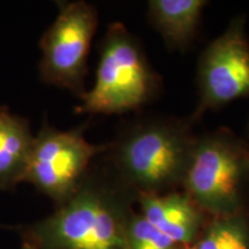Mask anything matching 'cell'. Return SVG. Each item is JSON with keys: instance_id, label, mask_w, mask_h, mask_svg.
<instances>
[{"instance_id": "obj_3", "label": "cell", "mask_w": 249, "mask_h": 249, "mask_svg": "<svg viewBox=\"0 0 249 249\" xmlns=\"http://www.w3.org/2000/svg\"><path fill=\"white\" fill-rule=\"evenodd\" d=\"M182 187L216 217L242 213L249 187V148L225 129L197 138Z\"/></svg>"}, {"instance_id": "obj_5", "label": "cell", "mask_w": 249, "mask_h": 249, "mask_svg": "<svg viewBox=\"0 0 249 249\" xmlns=\"http://www.w3.org/2000/svg\"><path fill=\"white\" fill-rule=\"evenodd\" d=\"M54 22L39 40L42 81L82 98L87 90L88 55L98 24L96 8L88 2L60 1Z\"/></svg>"}, {"instance_id": "obj_10", "label": "cell", "mask_w": 249, "mask_h": 249, "mask_svg": "<svg viewBox=\"0 0 249 249\" xmlns=\"http://www.w3.org/2000/svg\"><path fill=\"white\" fill-rule=\"evenodd\" d=\"M204 0H151L148 14L152 26L171 49H185L200 26Z\"/></svg>"}, {"instance_id": "obj_1", "label": "cell", "mask_w": 249, "mask_h": 249, "mask_svg": "<svg viewBox=\"0 0 249 249\" xmlns=\"http://www.w3.org/2000/svg\"><path fill=\"white\" fill-rule=\"evenodd\" d=\"M112 181L102 171L90 169L53 213L22 229V241L38 249H129L130 216Z\"/></svg>"}, {"instance_id": "obj_2", "label": "cell", "mask_w": 249, "mask_h": 249, "mask_svg": "<svg viewBox=\"0 0 249 249\" xmlns=\"http://www.w3.org/2000/svg\"><path fill=\"white\" fill-rule=\"evenodd\" d=\"M197 138L187 124L155 120L140 124L112 145L120 181L140 194H165L182 186Z\"/></svg>"}, {"instance_id": "obj_8", "label": "cell", "mask_w": 249, "mask_h": 249, "mask_svg": "<svg viewBox=\"0 0 249 249\" xmlns=\"http://www.w3.org/2000/svg\"><path fill=\"white\" fill-rule=\"evenodd\" d=\"M142 216L180 247L196 241L203 218L202 210L186 193L139 194Z\"/></svg>"}, {"instance_id": "obj_9", "label": "cell", "mask_w": 249, "mask_h": 249, "mask_svg": "<svg viewBox=\"0 0 249 249\" xmlns=\"http://www.w3.org/2000/svg\"><path fill=\"white\" fill-rule=\"evenodd\" d=\"M34 139L26 118L0 107V191L24 181Z\"/></svg>"}, {"instance_id": "obj_6", "label": "cell", "mask_w": 249, "mask_h": 249, "mask_svg": "<svg viewBox=\"0 0 249 249\" xmlns=\"http://www.w3.org/2000/svg\"><path fill=\"white\" fill-rule=\"evenodd\" d=\"M107 150L108 145L92 144L79 129L44 124L34 139L24 181L60 205L77 191L95 157Z\"/></svg>"}, {"instance_id": "obj_14", "label": "cell", "mask_w": 249, "mask_h": 249, "mask_svg": "<svg viewBox=\"0 0 249 249\" xmlns=\"http://www.w3.org/2000/svg\"><path fill=\"white\" fill-rule=\"evenodd\" d=\"M180 249H196L195 246H187V247H181Z\"/></svg>"}, {"instance_id": "obj_12", "label": "cell", "mask_w": 249, "mask_h": 249, "mask_svg": "<svg viewBox=\"0 0 249 249\" xmlns=\"http://www.w3.org/2000/svg\"><path fill=\"white\" fill-rule=\"evenodd\" d=\"M129 249H180L169 236L158 231L142 214L130 216L127 229Z\"/></svg>"}, {"instance_id": "obj_7", "label": "cell", "mask_w": 249, "mask_h": 249, "mask_svg": "<svg viewBox=\"0 0 249 249\" xmlns=\"http://www.w3.org/2000/svg\"><path fill=\"white\" fill-rule=\"evenodd\" d=\"M242 17L208 45L198 62V101L193 118L249 97V43Z\"/></svg>"}, {"instance_id": "obj_4", "label": "cell", "mask_w": 249, "mask_h": 249, "mask_svg": "<svg viewBox=\"0 0 249 249\" xmlns=\"http://www.w3.org/2000/svg\"><path fill=\"white\" fill-rule=\"evenodd\" d=\"M157 88V77L141 45L123 23H112L101 49L96 82L77 112L119 114L142 107Z\"/></svg>"}, {"instance_id": "obj_11", "label": "cell", "mask_w": 249, "mask_h": 249, "mask_svg": "<svg viewBox=\"0 0 249 249\" xmlns=\"http://www.w3.org/2000/svg\"><path fill=\"white\" fill-rule=\"evenodd\" d=\"M196 249H249V223L242 213L216 217L195 245Z\"/></svg>"}, {"instance_id": "obj_15", "label": "cell", "mask_w": 249, "mask_h": 249, "mask_svg": "<svg viewBox=\"0 0 249 249\" xmlns=\"http://www.w3.org/2000/svg\"><path fill=\"white\" fill-rule=\"evenodd\" d=\"M248 127H249V126H248Z\"/></svg>"}, {"instance_id": "obj_13", "label": "cell", "mask_w": 249, "mask_h": 249, "mask_svg": "<svg viewBox=\"0 0 249 249\" xmlns=\"http://www.w3.org/2000/svg\"><path fill=\"white\" fill-rule=\"evenodd\" d=\"M21 249H38V248H36L35 246L29 244V242L22 241V246H21Z\"/></svg>"}]
</instances>
